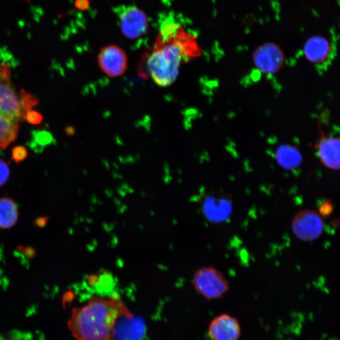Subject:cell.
Wrapping results in <instances>:
<instances>
[{
    "label": "cell",
    "instance_id": "12",
    "mask_svg": "<svg viewBox=\"0 0 340 340\" xmlns=\"http://www.w3.org/2000/svg\"><path fill=\"white\" fill-rule=\"evenodd\" d=\"M276 160L282 168L291 170L300 166L303 157L298 148L289 144H283L275 152Z\"/></svg>",
    "mask_w": 340,
    "mask_h": 340
},
{
    "label": "cell",
    "instance_id": "24",
    "mask_svg": "<svg viewBox=\"0 0 340 340\" xmlns=\"http://www.w3.org/2000/svg\"><path fill=\"white\" fill-rule=\"evenodd\" d=\"M22 340L12 339V340Z\"/></svg>",
    "mask_w": 340,
    "mask_h": 340
},
{
    "label": "cell",
    "instance_id": "9",
    "mask_svg": "<svg viewBox=\"0 0 340 340\" xmlns=\"http://www.w3.org/2000/svg\"><path fill=\"white\" fill-rule=\"evenodd\" d=\"M208 333L212 340H239L241 326L234 316L230 314H221L211 321Z\"/></svg>",
    "mask_w": 340,
    "mask_h": 340
},
{
    "label": "cell",
    "instance_id": "23",
    "mask_svg": "<svg viewBox=\"0 0 340 340\" xmlns=\"http://www.w3.org/2000/svg\"><path fill=\"white\" fill-rule=\"evenodd\" d=\"M48 217H40L36 220V224L39 228H44L48 224Z\"/></svg>",
    "mask_w": 340,
    "mask_h": 340
},
{
    "label": "cell",
    "instance_id": "8",
    "mask_svg": "<svg viewBox=\"0 0 340 340\" xmlns=\"http://www.w3.org/2000/svg\"><path fill=\"white\" fill-rule=\"evenodd\" d=\"M98 65L102 72L110 77L125 73L127 68V57L125 51L115 45L102 48L98 55Z\"/></svg>",
    "mask_w": 340,
    "mask_h": 340
},
{
    "label": "cell",
    "instance_id": "1",
    "mask_svg": "<svg viewBox=\"0 0 340 340\" xmlns=\"http://www.w3.org/2000/svg\"><path fill=\"white\" fill-rule=\"evenodd\" d=\"M199 53L196 38L178 23L167 20L162 25L153 50L149 55V76L160 87L170 86L179 76L181 62L186 57Z\"/></svg>",
    "mask_w": 340,
    "mask_h": 340
},
{
    "label": "cell",
    "instance_id": "6",
    "mask_svg": "<svg viewBox=\"0 0 340 340\" xmlns=\"http://www.w3.org/2000/svg\"><path fill=\"white\" fill-rule=\"evenodd\" d=\"M119 18L122 33L130 39L142 37L148 29V17L136 6H124L119 12Z\"/></svg>",
    "mask_w": 340,
    "mask_h": 340
},
{
    "label": "cell",
    "instance_id": "13",
    "mask_svg": "<svg viewBox=\"0 0 340 340\" xmlns=\"http://www.w3.org/2000/svg\"><path fill=\"white\" fill-rule=\"evenodd\" d=\"M18 217V208L15 201L9 197L0 198V230L12 228Z\"/></svg>",
    "mask_w": 340,
    "mask_h": 340
},
{
    "label": "cell",
    "instance_id": "22",
    "mask_svg": "<svg viewBox=\"0 0 340 340\" xmlns=\"http://www.w3.org/2000/svg\"><path fill=\"white\" fill-rule=\"evenodd\" d=\"M74 294L72 291H67L63 295V305L64 307H66V305H70L72 303V299H73Z\"/></svg>",
    "mask_w": 340,
    "mask_h": 340
},
{
    "label": "cell",
    "instance_id": "7",
    "mask_svg": "<svg viewBox=\"0 0 340 340\" xmlns=\"http://www.w3.org/2000/svg\"><path fill=\"white\" fill-rule=\"evenodd\" d=\"M284 59L282 49L272 42L261 45L253 54L254 65L264 74H274L279 72L284 65Z\"/></svg>",
    "mask_w": 340,
    "mask_h": 340
},
{
    "label": "cell",
    "instance_id": "18",
    "mask_svg": "<svg viewBox=\"0 0 340 340\" xmlns=\"http://www.w3.org/2000/svg\"><path fill=\"white\" fill-rule=\"evenodd\" d=\"M25 120L28 123L33 125H38L42 123L43 117L40 113L36 112L35 110H31L28 111L25 114Z\"/></svg>",
    "mask_w": 340,
    "mask_h": 340
},
{
    "label": "cell",
    "instance_id": "16",
    "mask_svg": "<svg viewBox=\"0 0 340 340\" xmlns=\"http://www.w3.org/2000/svg\"><path fill=\"white\" fill-rule=\"evenodd\" d=\"M333 211H334V205H333L332 201L328 199L321 204L319 207L318 214L323 219V218L329 217L332 215Z\"/></svg>",
    "mask_w": 340,
    "mask_h": 340
},
{
    "label": "cell",
    "instance_id": "4",
    "mask_svg": "<svg viewBox=\"0 0 340 340\" xmlns=\"http://www.w3.org/2000/svg\"><path fill=\"white\" fill-rule=\"evenodd\" d=\"M0 113L16 121H25L22 100L11 80L7 64H0Z\"/></svg>",
    "mask_w": 340,
    "mask_h": 340
},
{
    "label": "cell",
    "instance_id": "10",
    "mask_svg": "<svg viewBox=\"0 0 340 340\" xmlns=\"http://www.w3.org/2000/svg\"><path fill=\"white\" fill-rule=\"evenodd\" d=\"M340 146V139L333 136H325L316 144L319 159L326 168L333 170H339Z\"/></svg>",
    "mask_w": 340,
    "mask_h": 340
},
{
    "label": "cell",
    "instance_id": "11",
    "mask_svg": "<svg viewBox=\"0 0 340 340\" xmlns=\"http://www.w3.org/2000/svg\"><path fill=\"white\" fill-rule=\"evenodd\" d=\"M331 46L327 38L316 36L305 42L304 51L307 59L312 63H322L330 54Z\"/></svg>",
    "mask_w": 340,
    "mask_h": 340
},
{
    "label": "cell",
    "instance_id": "14",
    "mask_svg": "<svg viewBox=\"0 0 340 340\" xmlns=\"http://www.w3.org/2000/svg\"><path fill=\"white\" fill-rule=\"evenodd\" d=\"M18 122L0 113V149H5L16 140Z\"/></svg>",
    "mask_w": 340,
    "mask_h": 340
},
{
    "label": "cell",
    "instance_id": "3",
    "mask_svg": "<svg viewBox=\"0 0 340 340\" xmlns=\"http://www.w3.org/2000/svg\"><path fill=\"white\" fill-rule=\"evenodd\" d=\"M192 283L196 291L209 301L222 298L230 289L226 278L213 267H203L197 270Z\"/></svg>",
    "mask_w": 340,
    "mask_h": 340
},
{
    "label": "cell",
    "instance_id": "19",
    "mask_svg": "<svg viewBox=\"0 0 340 340\" xmlns=\"http://www.w3.org/2000/svg\"><path fill=\"white\" fill-rule=\"evenodd\" d=\"M17 249L20 253L24 254L25 256H26L29 259H32V258L35 257L36 255V251L33 247L19 245L17 247Z\"/></svg>",
    "mask_w": 340,
    "mask_h": 340
},
{
    "label": "cell",
    "instance_id": "17",
    "mask_svg": "<svg viewBox=\"0 0 340 340\" xmlns=\"http://www.w3.org/2000/svg\"><path fill=\"white\" fill-rule=\"evenodd\" d=\"M9 177V166L4 160L0 159V187L5 185Z\"/></svg>",
    "mask_w": 340,
    "mask_h": 340
},
{
    "label": "cell",
    "instance_id": "20",
    "mask_svg": "<svg viewBox=\"0 0 340 340\" xmlns=\"http://www.w3.org/2000/svg\"><path fill=\"white\" fill-rule=\"evenodd\" d=\"M36 139H37V142H40V144H48L53 140L51 134L46 132H39Z\"/></svg>",
    "mask_w": 340,
    "mask_h": 340
},
{
    "label": "cell",
    "instance_id": "15",
    "mask_svg": "<svg viewBox=\"0 0 340 340\" xmlns=\"http://www.w3.org/2000/svg\"><path fill=\"white\" fill-rule=\"evenodd\" d=\"M28 157V151L26 147L23 146H18L13 149L12 160L16 163L23 161Z\"/></svg>",
    "mask_w": 340,
    "mask_h": 340
},
{
    "label": "cell",
    "instance_id": "5",
    "mask_svg": "<svg viewBox=\"0 0 340 340\" xmlns=\"http://www.w3.org/2000/svg\"><path fill=\"white\" fill-rule=\"evenodd\" d=\"M292 232L299 240L308 242L320 238L324 232L323 220L318 212L305 209L293 218Z\"/></svg>",
    "mask_w": 340,
    "mask_h": 340
},
{
    "label": "cell",
    "instance_id": "21",
    "mask_svg": "<svg viewBox=\"0 0 340 340\" xmlns=\"http://www.w3.org/2000/svg\"><path fill=\"white\" fill-rule=\"evenodd\" d=\"M77 9L84 11L89 8V0H76L74 2Z\"/></svg>",
    "mask_w": 340,
    "mask_h": 340
},
{
    "label": "cell",
    "instance_id": "2",
    "mask_svg": "<svg viewBox=\"0 0 340 340\" xmlns=\"http://www.w3.org/2000/svg\"><path fill=\"white\" fill-rule=\"evenodd\" d=\"M132 317L119 297L93 296L84 306L72 309L68 328L77 340H115L119 321Z\"/></svg>",
    "mask_w": 340,
    "mask_h": 340
}]
</instances>
